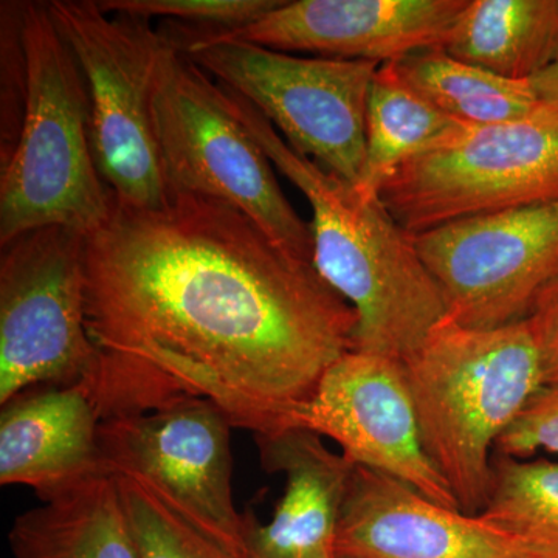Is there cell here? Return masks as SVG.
Instances as JSON below:
<instances>
[{
	"mask_svg": "<svg viewBox=\"0 0 558 558\" xmlns=\"http://www.w3.org/2000/svg\"><path fill=\"white\" fill-rule=\"evenodd\" d=\"M86 388L101 422L191 396L234 428L271 435L355 349L357 314L315 269L226 202L113 197L86 236Z\"/></svg>",
	"mask_w": 558,
	"mask_h": 558,
	"instance_id": "obj_1",
	"label": "cell"
},
{
	"mask_svg": "<svg viewBox=\"0 0 558 558\" xmlns=\"http://www.w3.org/2000/svg\"><path fill=\"white\" fill-rule=\"evenodd\" d=\"M238 119L312 209V263L357 314L355 349L403 360L447 317L435 279L409 233L379 196L363 194L290 148L269 121L233 90Z\"/></svg>",
	"mask_w": 558,
	"mask_h": 558,
	"instance_id": "obj_2",
	"label": "cell"
},
{
	"mask_svg": "<svg viewBox=\"0 0 558 558\" xmlns=\"http://www.w3.org/2000/svg\"><path fill=\"white\" fill-rule=\"evenodd\" d=\"M402 362L429 461L459 510L480 515L499 439L545 388L526 319L475 329L446 317Z\"/></svg>",
	"mask_w": 558,
	"mask_h": 558,
	"instance_id": "obj_3",
	"label": "cell"
},
{
	"mask_svg": "<svg viewBox=\"0 0 558 558\" xmlns=\"http://www.w3.org/2000/svg\"><path fill=\"white\" fill-rule=\"evenodd\" d=\"M21 32L27 90L20 137L0 163V247L50 226L89 236L113 204L92 149L86 80L49 2L22 3Z\"/></svg>",
	"mask_w": 558,
	"mask_h": 558,
	"instance_id": "obj_4",
	"label": "cell"
},
{
	"mask_svg": "<svg viewBox=\"0 0 558 558\" xmlns=\"http://www.w3.org/2000/svg\"><path fill=\"white\" fill-rule=\"evenodd\" d=\"M175 49L248 101L290 148L357 185L365 161L373 61L296 57L165 22Z\"/></svg>",
	"mask_w": 558,
	"mask_h": 558,
	"instance_id": "obj_5",
	"label": "cell"
},
{
	"mask_svg": "<svg viewBox=\"0 0 558 558\" xmlns=\"http://www.w3.org/2000/svg\"><path fill=\"white\" fill-rule=\"evenodd\" d=\"M153 120L170 196L226 202L278 245L312 260L310 222L282 193L274 163L231 109L223 87L168 39L154 83Z\"/></svg>",
	"mask_w": 558,
	"mask_h": 558,
	"instance_id": "obj_6",
	"label": "cell"
},
{
	"mask_svg": "<svg viewBox=\"0 0 558 558\" xmlns=\"http://www.w3.org/2000/svg\"><path fill=\"white\" fill-rule=\"evenodd\" d=\"M51 17L78 61L90 98L100 178L126 207L170 201L153 120V92L167 39L149 20L106 13L97 0H51Z\"/></svg>",
	"mask_w": 558,
	"mask_h": 558,
	"instance_id": "obj_7",
	"label": "cell"
},
{
	"mask_svg": "<svg viewBox=\"0 0 558 558\" xmlns=\"http://www.w3.org/2000/svg\"><path fill=\"white\" fill-rule=\"evenodd\" d=\"M379 197L411 234L558 201V106L542 102L520 120L469 126L403 165Z\"/></svg>",
	"mask_w": 558,
	"mask_h": 558,
	"instance_id": "obj_8",
	"label": "cell"
},
{
	"mask_svg": "<svg viewBox=\"0 0 558 558\" xmlns=\"http://www.w3.org/2000/svg\"><path fill=\"white\" fill-rule=\"evenodd\" d=\"M86 236L43 227L0 253V405L47 385L86 381L97 349L86 326Z\"/></svg>",
	"mask_w": 558,
	"mask_h": 558,
	"instance_id": "obj_9",
	"label": "cell"
},
{
	"mask_svg": "<svg viewBox=\"0 0 558 558\" xmlns=\"http://www.w3.org/2000/svg\"><path fill=\"white\" fill-rule=\"evenodd\" d=\"M447 317L475 329L526 318L558 277V201L453 220L413 234Z\"/></svg>",
	"mask_w": 558,
	"mask_h": 558,
	"instance_id": "obj_10",
	"label": "cell"
},
{
	"mask_svg": "<svg viewBox=\"0 0 558 558\" xmlns=\"http://www.w3.org/2000/svg\"><path fill=\"white\" fill-rule=\"evenodd\" d=\"M230 418L207 399H172L157 409L102 421L109 475L148 481L190 520L247 549L244 513L234 506Z\"/></svg>",
	"mask_w": 558,
	"mask_h": 558,
	"instance_id": "obj_11",
	"label": "cell"
},
{
	"mask_svg": "<svg viewBox=\"0 0 558 558\" xmlns=\"http://www.w3.org/2000/svg\"><path fill=\"white\" fill-rule=\"evenodd\" d=\"M292 427L333 440L357 468L384 473L438 505L459 509L422 444L400 359L360 349L341 355L293 414Z\"/></svg>",
	"mask_w": 558,
	"mask_h": 558,
	"instance_id": "obj_12",
	"label": "cell"
},
{
	"mask_svg": "<svg viewBox=\"0 0 558 558\" xmlns=\"http://www.w3.org/2000/svg\"><path fill=\"white\" fill-rule=\"evenodd\" d=\"M469 0H293L248 27L218 33L288 53L398 62L446 50Z\"/></svg>",
	"mask_w": 558,
	"mask_h": 558,
	"instance_id": "obj_13",
	"label": "cell"
},
{
	"mask_svg": "<svg viewBox=\"0 0 558 558\" xmlns=\"http://www.w3.org/2000/svg\"><path fill=\"white\" fill-rule=\"evenodd\" d=\"M337 558H534L480 515L446 508L400 481L355 468L336 538Z\"/></svg>",
	"mask_w": 558,
	"mask_h": 558,
	"instance_id": "obj_14",
	"label": "cell"
},
{
	"mask_svg": "<svg viewBox=\"0 0 558 558\" xmlns=\"http://www.w3.org/2000/svg\"><path fill=\"white\" fill-rule=\"evenodd\" d=\"M100 425V410L84 384L21 392L0 413V484L31 487L46 502L109 475Z\"/></svg>",
	"mask_w": 558,
	"mask_h": 558,
	"instance_id": "obj_15",
	"label": "cell"
},
{
	"mask_svg": "<svg viewBox=\"0 0 558 558\" xmlns=\"http://www.w3.org/2000/svg\"><path fill=\"white\" fill-rule=\"evenodd\" d=\"M255 440L264 470L282 473L286 488L270 523L244 513L250 557L337 558V529L357 465L306 428L256 435Z\"/></svg>",
	"mask_w": 558,
	"mask_h": 558,
	"instance_id": "obj_16",
	"label": "cell"
},
{
	"mask_svg": "<svg viewBox=\"0 0 558 558\" xmlns=\"http://www.w3.org/2000/svg\"><path fill=\"white\" fill-rule=\"evenodd\" d=\"M14 558H138L116 476H95L14 520Z\"/></svg>",
	"mask_w": 558,
	"mask_h": 558,
	"instance_id": "obj_17",
	"label": "cell"
},
{
	"mask_svg": "<svg viewBox=\"0 0 558 558\" xmlns=\"http://www.w3.org/2000/svg\"><path fill=\"white\" fill-rule=\"evenodd\" d=\"M446 51L515 81L558 60V0H469Z\"/></svg>",
	"mask_w": 558,
	"mask_h": 558,
	"instance_id": "obj_18",
	"label": "cell"
},
{
	"mask_svg": "<svg viewBox=\"0 0 558 558\" xmlns=\"http://www.w3.org/2000/svg\"><path fill=\"white\" fill-rule=\"evenodd\" d=\"M418 95L395 62L381 64L371 84L365 161L357 189L379 196L381 186L411 160L446 145L468 130Z\"/></svg>",
	"mask_w": 558,
	"mask_h": 558,
	"instance_id": "obj_19",
	"label": "cell"
},
{
	"mask_svg": "<svg viewBox=\"0 0 558 558\" xmlns=\"http://www.w3.org/2000/svg\"><path fill=\"white\" fill-rule=\"evenodd\" d=\"M395 65L418 95L465 126L520 120L542 105L529 81L505 78L442 49L417 51Z\"/></svg>",
	"mask_w": 558,
	"mask_h": 558,
	"instance_id": "obj_20",
	"label": "cell"
},
{
	"mask_svg": "<svg viewBox=\"0 0 558 558\" xmlns=\"http://www.w3.org/2000/svg\"><path fill=\"white\" fill-rule=\"evenodd\" d=\"M534 558H558V462L495 454L494 484L480 513Z\"/></svg>",
	"mask_w": 558,
	"mask_h": 558,
	"instance_id": "obj_21",
	"label": "cell"
},
{
	"mask_svg": "<svg viewBox=\"0 0 558 558\" xmlns=\"http://www.w3.org/2000/svg\"><path fill=\"white\" fill-rule=\"evenodd\" d=\"M113 476L138 558H252L194 523L148 481L132 473Z\"/></svg>",
	"mask_w": 558,
	"mask_h": 558,
	"instance_id": "obj_22",
	"label": "cell"
},
{
	"mask_svg": "<svg viewBox=\"0 0 558 558\" xmlns=\"http://www.w3.org/2000/svg\"><path fill=\"white\" fill-rule=\"evenodd\" d=\"M284 0H97L106 13L174 22L189 31L218 35L248 27Z\"/></svg>",
	"mask_w": 558,
	"mask_h": 558,
	"instance_id": "obj_23",
	"label": "cell"
},
{
	"mask_svg": "<svg viewBox=\"0 0 558 558\" xmlns=\"http://www.w3.org/2000/svg\"><path fill=\"white\" fill-rule=\"evenodd\" d=\"M22 3H2V112H0V163L7 160L20 137L27 90L21 32Z\"/></svg>",
	"mask_w": 558,
	"mask_h": 558,
	"instance_id": "obj_24",
	"label": "cell"
},
{
	"mask_svg": "<svg viewBox=\"0 0 558 558\" xmlns=\"http://www.w3.org/2000/svg\"><path fill=\"white\" fill-rule=\"evenodd\" d=\"M539 451L558 454V391L543 388L502 435L495 454L529 459Z\"/></svg>",
	"mask_w": 558,
	"mask_h": 558,
	"instance_id": "obj_25",
	"label": "cell"
},
{
	"mask_svg": "<svg viewBox=\"0 0 558 558\" xmlns=\"http://www.w3.org/2000/svg\"><path fill=\"white\" fill-rule=\"evenodd\" d=\"M524 319L538 349L545 388L558 391V277L538 293Z\"/></svg>",
	"mask_w": 558,
	"mask_h": 558,
	"instance_id": "obj_26",
	"label": "cell"
},
{
	"mask_svg": "<svg viewBox=\"0 0 558 558\" xmlns=\"http://www.w3.org/2000/svg\"><path fill=\"white\" fill-rule=\"evenodd\" d=\"M539 101L558 106V60L529 81Z\"/></svg>",
	"mask_w": 558,
	"mask_h": 558,
	"instance_id": "obj_27",
	"label": "cell"
}]
</instances>
